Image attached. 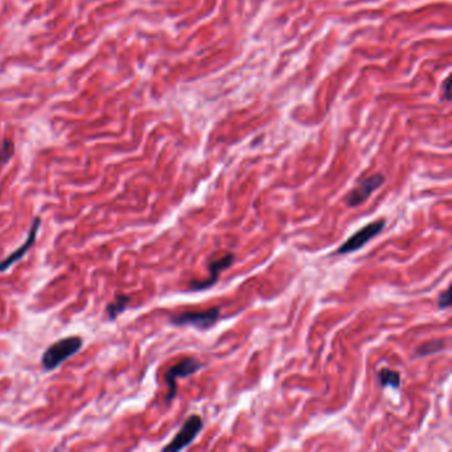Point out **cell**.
Wrapping results in <instances>:
<instances>
[{"mask_svg": "<svg viewBox=\"0 0 452 452\" xmlns=\"http://www.w3.org/2000/svg\"><path fill=\"white\" fill-rule=\"evenodd\" d=\"M84 341L82 337L70 336L53 342L41 356V366L46 371L58 369V366L70 360L82 350Z\"/></svg>", "mask_w": 452, "mask_h": 452, "instance_id": "1", "label": "cell"}, {"mask_svg": "<svg viewBox=\"0 0 452 452\" xmlns=\"http://www.w3.org/2000/svg\"><path fill=\"white\" fill-rule=\"evenodd\" d=\"M13 155V143L11 141L6 139L0 148V163L6 164L8 162Z\"/></svg>", "mask_w": 452, "mask_h": 452, "instance_id": "12", "label": "cell"}, {"mask_svg": "<svg viewBox=\"0 0 452 452\" xmlns=\"http://www.w3.org/2000/svg\"><path fill=\"white\" fill-rule=\"evenodd\" d=\"M203 427H205V423L202 418L199 415H190L183 422L182 427L179 429L178 434L172 439V441L166 447H163V451L178 452L185 450L197 439L198 435L200 434Z\"/></svg>", "mask_w": 452, "mask_h": 452, "instance_id": "5", "label": "cell"}, {"mask_svg": "<svg viewBox=\"0 0 452 452\" xmlns=\"http://www.w3.org/2000/svg\"><path fill=\"white\" fill-rule=\"evenodd\" d=\"M443 349H444V340H441V338L431 340V341H427V342H425V344L418 347L417 350H415V357L431 356V354L439 353Z\"/></svg>", "mask_w": 452, "mask_h": 452, "instance_id": "11", "label": "cell"}, {"mask_svg": "<svg viewBox=\"0 0 452 452\" xmlns=\"http://www.w3.org/2000/svg\"><path fill=\"white\" fill-rule=\"evenodd\" d=\"M221 314V306H212L203 311H190L174 314L169 318V321L174 326H193L199 330H209L219 321Z\"/></svg>", "mask_w": 452, "mask_h": 452, "instance_id": "3", "label": "cell"}, {"mask_svg": "<svg viewBox=\"0 0 452 452\" xmlns=\"http://www.w3.org/2000/svg\"><path fill=\"white\" fill-rule=\"evenodd\" d=\"M385 181H386V178L383 174L371 175V176L365 178L363 181H361L360 183L356 186L347 195L348 207L353 209V207H359L361 205H363L380 187H382Z\"/></svg>", "mask_w": 452, "mask_h": 452, "instance_id": "7", "label": "cell"}, {"mask_svg": "<svg viewBox=\"0 0 452 452\" xmlns=\"http://www.w3.org/2000/svg\"><path fill=\"white\" fill-rule=\"evenodd\" d=\"M40 226H41V219L37 217L34 219V221L31 223V227L28 230V235L25 238L23 244L19 245L11 255L7 256L4 260L0 261V273L6 272L7 269L16 264L18 261H20L23 259L24 256L27 255V252L31 250V247L36 243V239H37V235H39V230H40Z\"/></svg>", "mask_w": 452, "mask_h": 452, "instance_id": "8", "label": "cell"}, {"mask_svg": "<svg viewBox=\"0 0 452 452\" xmlns=\"http://www.w3.org/2000/svg\"><path fill=\"white\" fill-rule=\"evenodd\" d=\"M129 302H130V297L127 295H117L115 300L106 305L105 312L108 320L115 321L120 314H124L128 309Z\"/></svg>", "mask_w": 452, "mask_h": 452, "instance_id": "9", "label": "cell"}, {"mask_svg": "<svg viewBox=\"0 0 452 452\" xmlns=\"http://www.w3.org/2000/svg\"><path fill=\"white\" fill-rule=\"evenodd\" d=\"M378 381L381 387H393V389H401L402 385V378L398 371L392 370V369H381L378 373Z\"/></svg>", "mask_w": 452, "mask_h": 452, "instance_id": "10", "label": "cell"}, {"mask_svg": "<svg viewBox=\"0 0 452 452\" xmlns=\"http://www.w3.org/2000/svg\"><path fill=\"white\" fill-rule=\"evenodd\" d=\"M205 368V363L193 357H187L182 361H179L176 365L172 366L164 374V383L167 386V394L164 398L166 403H170L175 396H176V381L179 378H188L191 375H195L198 371L202 370Z\"/></svg>", "mask_w": 452, "mask_h": 452, "instance_id": "4", "label": "cell"}, {"mask_svg": "<svg viewBox=\"0 0 452 452\" xmlns=\"http://www.w3.org/2000/svg\"><path fill=\"white\" fill-rule=\"evenodd\" d=\"M386 223L387 221L385 219H377L368 223L366 226H363L359 231L354 232L349 239L341 244L335 251V255H349L360 251L361 248L370 243L374 238H377L385 230Z\"/></svg>", "mask_w": 452, "mask_h": 452, "instance_id": "2", "label": "cell"}, {"mask_svg": "<svg viewBox=\"0 0 452 452\" xmlns=\"http://www.w3.org/2000/svg\"><path fill=\"white\" fill-rule=\"evenodd\" d=\"M235 260H236L235 255L232 252H228L226 255L221 256V257L209 261V278H205V280H193V281H190L188 290L190 292H203V290L212 288L219 281V276H221V272L232 267Z\"/></svg>", "mask_w": 452, "mask_h": 452, "instance_id": "6", "label": "cell"}, {"mask_svg": "<svg viewBox=\"0 0 452 452\" xmlns=\"http://www.w3.org/2000/svg\"><path fill=\"white\" fill-rule=\"evenodd\" d=\"M451 306V293H450V288L441 292L438 297V308L441 311H444V309H448Z\"/></svg>", "mask_w": 452, "mask_h": 452, "instance_id": "13", "label": "cell"}, {"mask_svg": "<svg viewBox=\"0 0 452 452\" xmlns=\"http://www.w3.org/2000/svg\"><path fill=\"white\" fill-rule=\"evenodd\" d=\"M443 89H444L443 100L448 101V100H450V77H447V79H446V82L443 84Z\"/></svg>", "mask_w": 452, "mask_h": 452, "instance_id": "14", "label": "cell"}]
</instances>
